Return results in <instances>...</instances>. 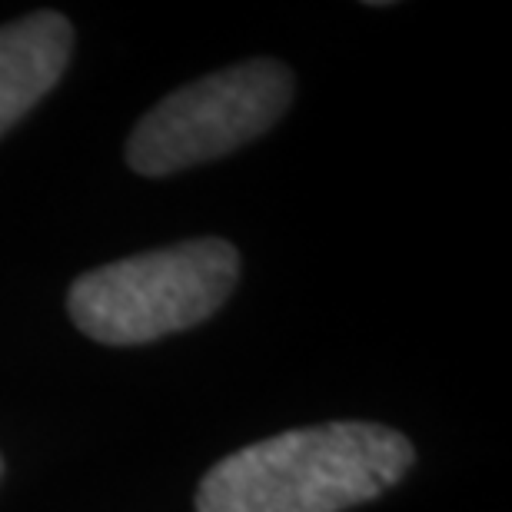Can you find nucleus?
<instances>
[{"mask_svg": "<svg viewBox=\"0 0 512 512\" xmlns=\"http://www.w3.org/2000/svg\"><path fill=\"white\" fill-rule=\"evenodd\" d=\"M240 253L227 240H190L77 276L67 310L90 340L137 346L190 330L227 303Z\"/></svg>", "mask_w": 512, "mask_h": 512, "instance_id": "2", "label": "nucleus"}, {"mask_svg": "<svg viewBox=\"0 0 512 512\" xmlns=\"http://www.w3.org/2000/svg\"><path fill=\"white\" fill-rule=\"evenodd\" d=\"M0 473H4V459H0Z\"/></svg>", "mask_w": 512, "mask_h": 512, "instance_id": "5", "label": "nucleus"}, {"mask_svg": "<svg viewBox=\"0 0 512 512\" xmlns=\"http://www.w3.org/2000/svg\"><path fill=\"white\" fill-rule=\"evenodd\" d=\"M74 27L54 10H37L0 27V137L47 97L64 74Z\"/></svg>", "mask_w": 512, "mask_h": 512, "instance_id": "4", "label": "nucleus"}, {"mask_svg": "<svg viewBox=\"0 0 512 512\" xmlns=\"http://www.w3.org/2000/svg\"><path fill=\"white\" fill-rule=\"evenodd\" d=\"M293 100V74L280 60H247L173 90L127 140V163L167 177L227 157L270 130Z\"/></svg>", "mask_w": 512, "mask_h": 512, "instance_id": "3", "label": "nucleus"}, {"mask_svg": "<svg viewBox=\"0 0 512 512\" xmlns=\"http://www.w3.org/2000/svg\"><path fill=\"white\" fill-rule=\"evenodd\" d=\"M413 456L403 433L376 423L290 429L220 459L197 512H343L396 486Z\"/></svg>", "mask_w": 512, "mask_h": 512, "instance_id": "1", "label": "nucleus"}]
</instances>
